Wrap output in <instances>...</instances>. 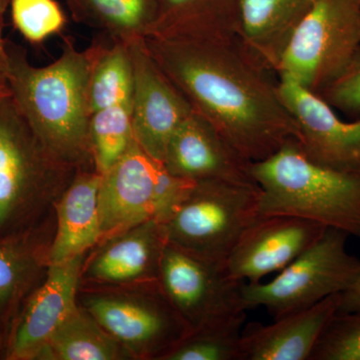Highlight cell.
I'll use <instances>...</instances> for the list:
<instances>
[{
    "mask_svg": "<svg viewBox=\"0 0 360 360\" xmlns=\"http://www.w3.org/2000/svg\"><path fill=\"white\" fill-rule=\"evenodd\" d=\"M149 53L194 112L212 123L251 162L296 139L295 123L272 72L236 39H144Z\"/></svg>",
    "mask_w": 360,
    "mask_h": 360,
    "instance_id": "6da1fadb",
    "label": "cell"
},
{
    "mask_svg": "<svg viewBox=\"0 0 360 360\" xmlns=\"http://www.w3.org/2000/svg\"><path fill=\"white\" fill-rule=\"evenodd\" d=\"M11 98L44 148L77 169L96 170L90 143L89 79L92 52L65 39L60 56L37 68L25 49L6 40Z\"/></svg>",
    "mask_w": 360,
    "mask_h": 360,
    "instance_id": "7a4b0ae2",
    "label": "cell"
},
{
    "mask_svg": "<svg viewBox=\"0 0 360 360\" xmlns=\"http://www.w3.org/2000/svg\"><path fill=\"white\" fill-rule=\"evenodd\" d=\"M260 215H288L360 238V175L319 165L295 139L269 158L252 162Z\"/></svg>",
    "mask_w": 360,
    "mask_h": 360,
    "instance_id": "3957f363",
    "label": "cell"
},
{
    "mask_svg": "<svg viewBox=\"0 0 360 360\" xmlns=\"http://www.w3.org/2000/svg\"><path fill=\"white\" fill-rule=\"evenodd\" d=\"M77 172L44 148L11 96L0 101V238L51 219Z\"/></svg>",
    "mask_w": 360,
    "mask_h": 360,
    "instance_id": "277c9868",
    "label": "cell"
},
{
    "mask_svg": "<svg viewBox=\"0 0 360 360\" xmlns=\"http://www.w3.org/2000/svg\"><path fill=\"white\" fill-rule=\"evenodd\" d=\"M259 196L257 186L193 182L161 221L167 243L225 266L239 239L260 217Z\"/></svg>",
    "mask_w": 360,
    "mask_h": 360,
    "instance_id": "5b68a950",
    "label": "cell"
},
{
    "mask_svg": "<svg viewBox=\"0 0 360 360\" xmlns=\"http://www.w3.org/2000/svg\"><path fill=\"white\" fill-rule=\"evenodd\" d=\"M78 303L130 359L161 360L191 331L160 281L122 288L80 285Z\"/></svg>",
    "mask_w": 360,
    "mask_h": 360,
    "instance_id": "8992f818",
    "label": "cell"
},
{
    "mask_svg": "<svg viewBox=\"0 0 360 360\" xmlns=\"http://www.w3.org/2000/svg\"><path fill=\"white\" fill-rule=\"evenodd\" d=\"M348 236L328 229L269 283H243L246 310L264 307L276 319L345 292L360 274L359 258L347 250Z\"/></svg>",
    "mask_w": 360,
    "mask_h": 360,
    "instance_id": "52a82bcc",
    "label": "cell"
},
{
    "mask_svg": "<svg viewBox=\"0 0 360 360\" xmlns=\"http://www.w3.org/2000/svg\"><path fill=\"white\" fill-rule=\"evenodd\" d=\"M360 46V0H317L295 28L276 75L319 96Z\"/></svg>",
    "mask_w": 360,
    "mask_h": 360,
    "instance_id": "ba28073f",
    "label": "cell"
},
{
    "mask_svg": "<svg viewBox=\"0 0 360 360\" xmlns=\"http://www.w3.org/2000/svg\"><path fill=\"white\" fill-rule=\"evenodd\" d=\"M191 184L170 174L163 163L134 141L129 150L101 174V243L148 220L162 221Z\"/></svg>",
    "mask_w": 360,
    "mask_h": 360,
    "instance_id": "9c48e42d",
    "label": "cell"
},
{
    "mask_svg": "<svg viewBox=\"0 0 360 360\" xmlns=\"http://www.w3.org/2000/svg\"><path fill=\"white\" fill-rule=\"evenodd\" d=\"M160 283L189 330L245 314L243 281L225 266L212 264L167 243Z\"/></svg>",
    "mask_w": 360,
    "mask_h": 360,
    "instance_id": "30bf717a",
    "label": "cell"
},
{
    "mask_svg": "<svg viewBox=\"0 0 360 360\" xmlns=\"http://www.w3.org/2000/svg\"><path fill=\"white\" fill-rule=\"evenodd\" d=\"M277 90L303 153L323 167L360 175V117L345 122L321 96L288 77H279Z\"/></svg>",
    "mask_w": 360,
    "mask_h": 360,
    "instance_id": "8fae6325",
    "label": "cell"
},
{
    "mask_svg": "<svg viewBox=\"0 0 360 360\" xmlns=\"http://www.w3.org/2000/svg\"><path fill=\"white\" fill-rule=\"evenodd\" d=\"M127 45L134 70L131 122L135 141L162 163L170 137L193 110L149 53L144 39Z\"/></svg>",
    "mask_w": 360,
    "mask_h": 360,
    "instance_id": "7c38bea8",
    "label": "cell"
},
{
    "mask_svg": "<svg viewBox=\"0 0 360 360\" xmlns=\"http://www.w3.org/2000/svg\"><path fill=\"white\" fill-rule=\"evenodd\" d=\"M87 255L49 264L44 281L14 321L7 340V359H40L56 329L79 304L78 292Z\"/></svg>",
    "mask_w": 360,
    "mask_h": 360,
    "instance_id": "4fadbf2b",
    "label": "cell"
},
{
    "mask_svg": "<svg viewBox=\"0 0 360 360\" xmlns=\"http://www.w3.org/2000/svg\"><path fill=\"white\" fill-rule=\"evenodd\" d=\"M328 227L288 215H260L245 231L227 258L229 276L259 283L281 271L321 238Z\"/></svg>",
    "mask_w": 360,
    "mask_h": 360,
    "instance_id": "5bb4252c",
    "label": "cell"
},
{
    "mask_svg": "<svg viewBox=\"0 0 360 360\" xmlns=\"http://www.w3.org/2000/svg\"><path fill=\"white\" fill-rule=\"evenodd\" d=\"M162 163L170 174L186 181L217 179L257 186L252 162L194 111L170 137Z\"/></svg>",
    "mask_w": 360,
    "mask_h": 360,
    "instance_id": "9a60e30c",
    "label": "cell"
},
{
    "mask_svg": "<svg viewBox=\"0 0 360 360\" xmlns=\"http://www.w3.org/2000/svg\"><path fill=\"white\" fill-rule=\"evenodd\" d=\"M167 245L162 224L148 220L106 239L85 258L82 284L122 288L160 281Z\"/></svg>",
    "mask_w": 360,
    "mask_h": 360,
    "instance_id": "2e32d148",
    "label": "cell"
},
{
    "mask_svg": "<svg viewBox=\"0 0 360 360\" xmlns=\"http://www.w3.org/2000/svg\"><path fill=\"white\" fill-rule=\"evenodd\" d=\"M341 295L291 312L270 324L251 323L241 336V360H310L326 326L338 312Z\"/></svg>",
    "mask_w": 360,
    "mask_h": 360,
    "instance_id": "e0dca14e",
    "label": "cell"
},
{
    "mask_svg": "<svg viewBox=\"0 0 360 360\" xmlns=\"http://www.w3.org/2000/svg\"><path fill=\"white\" fill-rule=\"evenodd\" d=\"M101 174L80 170L54 205V234L49 264L89 253L101 240L99 187Z\"/></svg>",
    "mask_w": 360,
    "mask_h": 360,
    "instance_id": "ac0fdd59",
    "label": "cell"
},
{
    "mask_svg": "<svg viewBox=\"0 0 360 360\" xmlns=\"http://www.w3.org/2000/svg\"><path fill=\"white\" fill-rule=\"evenodd\" d=\"M317 0H241L236 39L260 65L276 75L279 59Z\"/></svg>",
    "mask_w": 360,
    "mask_h": 360,
    "instance_id": "d6986e66",
    "label": "cell"
},
{
    "mask_svg": "<svg viewBox=\"0 0 360 360\" xmlns=\"http://www.w3.org/2000/svg\"><path fill=\"white\" fill-rule=\"evenodd\" d=\"M241 0H155L156 18L148 37L231 40L238 32Z\"/></svg>",
    "mask_w": 360,
    "mask_h": 360,
    "instance_id": "ffe728a7",
    "label": "cell"
},
{
    "mask_svg": "<svg viewBox=\"0 0 360 360\" xmlns=\"http://www.w3.org/2000/svg\"><path fill=\"white\" fill-rule=\"evenodd\" d=\"M51 231L37 238H32V231L0 238V315L9 314L44 281Z\"/></svg>",
    "mask_w": 360,
    "mask_h": 360,
    "instance_id": "44dd1931",
    "label": "cell"
},
{
    "mask_svg": "<svg viewBox=\"0 0 360 360\" xmlns=\"http://www.w3.org/2000/svg\"><path fill=\"white\" fill-rule=\"evenodd\" d=\"M73 20L125 44L146 39L156 18L155 0H65Z\"/></svg>",
    "mask_w": 360,
    "mask_h": 360,
    "instance_id": "7402d4cb",
    "label": "cell"
},
{
    "mask_svg": "<svg viewBox=\"0 0 360 360\" xmlns=\"http://www.w3.org/2000/svg\"><path fill=\"white\" fill-rule=\"evenodd\" d=\"M130 359L124 349L78 304L51 336L40 359L120 360Z\"/></svg>",
    "mask_w": 360,
    "mask_h": 360,
    "instance_id": "603a6c76",
    "label": "cell"
},
{
    "mask_svg": "<svg viewBox=\"0 0 360 360\" xmlns=\"http://www.w3.org/2000/svg\"><path fill=\"white\" fill-rule=\"evenodd\" d=\"M92 52L89 79V108L92 113L131 104L134 70L129 45L103 35L90 46Z\"/></svg>",
    "mask_w": 360,
    "mask_h": 360,
    "instance_id": "cb8c5ba5",
    "label": "cell"
},
{
    "mask_svg": "<svg viewBox=\"0 0 360 360\" xmlns=\"http://www.w3.org/2000/svg\"><path fill=\"white\" fill-rule=\"evenodd\" d=\"M245 314L189 331L161 360H241Z\"/></svg>",
    "mask_w": 360,
    "mask_h": 360,
    "instance_id": "d4e9b609",
    "label": "cell"
},
{
    "mask_svg": "<svg viewBox=\"0 0 360 360\" xmlns=\"http://www.w3.org/2000/svg\"><path fill=\"white\" fill-rule=\"evenodd\" d=\"M89 130L94 167L103 174L134 143L131 104H117L92 113Z\"/></svg>",
    "mask_w": 360,
    "mask_h": 360,
    "instance_id": "484cf974",
    "label": "cell"
},
{
    "mask_svg": "<svg viewBox=\"0 0 360 360\" xmlns=\"http://www.w3.org/2000/svg\"><path fill=\"white\" fill-rule=\"evenodd\" d=\"M14 27L32 44H40L65 30V14L56 0H11Z\"/></svg>",
    "mask_w": 360,
    "mask_h": 360,
    "instance_id": "4316f807",
    "label": "cell"
},
{
    "mask_svg": "<svg viewBox=\"0 0 360 360\" xmlns=\"http://www.w3.org/2000/svg\"><path fill=\"white\" fill-rule=\"evenodd\" d=\"M310 360H360V311L338 312L322 333Z\"/></svg>",
    "mask_w": 360,
    "mask_h": 360,
    "instance_id": "83f0119b",
    "label": "cell"
},
{
    "mask_svg": "<svg viewBox=\"0 0 360 360\" xmlns=\"http://www.w3.org/2000/svg\"><path fill=\"white\" fill-rule=\"evenodd\" d=\"M319 96L333 110L360 117V46L345 71Z\"/></svg>",
    "mask_w": 360,
    "mask_h": 360,
    "instance_id": "f1b7e54d",
    "label": "cell"
},
{
    "mask_svg": "<svg viewBox=\"0 0 360 360\" xmlns=\"http://www.w3.org/2000/svg\"><path fill=\"white\" fill-rule=\"evenodd\" d=\"M356 311H360V274L354 284H352V286L341 295V302L338 309L340 314Z\"/></svg>",
    "mask_w": 360,
    "mask_h": 360,
    "instance_id": "f546056e",
    "label": "cell"
},
{
    "mask_svg": "<svg viewBox=\"0 0 360 360\" xmlns=\"http://www.w3.org/2000/svg\"><path fill=\"white\" fill-rule=\"evenodd\" d=\"M11 0H0V85L6 84V39L4 37V16Z\"/></svg>",
    "mask_w": 360,
    "mask_h": 360,
    "instance_id": "4dcf8cb0",
    "label": "cell"
},
{
    "mask_svg": "<svg viewBox=\"0 0 360 360\" xmlns=\"http://www.w3.org/2000/svg\"><path fill=\"white\" fill-rule=\"evenodd\" d=\"M8 96H11V92H9L7 85H0V101H1L4 97Z\"/></svg>",
    "mask_w": 360,
    "mask_h": 360,
    "instance_id": "1f68e13d",
    "label": "cell"
}]
</instances>
